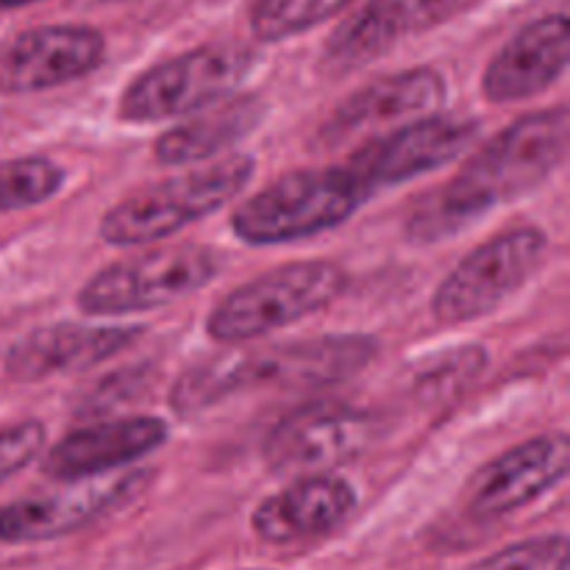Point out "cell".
<instances>
[{
  "instance_id": "obj_12",
  "label": "cell",
  "mask_w": 570,
  "mask_h": 570,
  "mask_svg": "<svg viewBox=\"0 0 570 570\" xmlns=\"http://www.w3.org/2000/svg\"><path fill=\"white\" fill-rule=\"evenodd\" d=\"M568 468L570 443L562 432L523 440L479 468L468 484V512L479 521L512 515L566 482Z\"/></svg>"
},
{
  "instance_id": "obj_4",
  "label": "cell",
  "mask_w": 570,
  "mask_h": 570,
  "mask_svg": "<svg viewBox=\"0 0 570 570\" xmlns=\"http://www.w3.org/2000/svg\"><path fill=\"white\" fill-rule=\"evenodd\" d=\"M371 198L348 165L295 170L245 198L232 215V232L245 245H284L337 228Z\"/></svg>"
},
{
  "instance_id": "obj_1",
  "label": "cell",
  "mask_w": 570,
  "mask_h": 570,
  "mask_svg": "<svg viewBox=\"0 0 570 570\" xmlns=\"http://www.w3.org/2000/svg\"><path fill=\"white\" fill-rule=\"evenodd\" d=\"M570 117L566 106L532 111L473 150L454 178L412 212L410 237L434 243L462 232L499 206L534 193L566 161Z\"/></svg>"
},
{
  "instance_id": "obj_24",
  "label": "cell",
  "mask_w": 570,
  "mask_h": 570,
  "mask_svg": "<svg viewBox=\"0 0 570 570\" xmlns=\"http://www.w3.org/2000/svg\"><path fill=\"white\" fill-rule=\"evenodd\" d=\"M484 365H488V351L482 345H460V348H451V354L434 360L429 371H421L417 387L429 399H443L476 379Z\"/></svg>"
},
{
  "instance_id": "obj_15",
  "label": "cell",
  "mask_w": 570,
  "mask_h": 570,
  "mask_svg": "<svg viewBox=\"0 0 570 570\" xmlns=\"http://www.w3.org/2000/svg\"><path fill=\"white\" fill-rule=\"evenodd\" d=\"M570 22L566 14H546L515 33L490 59L482 92L490 104H521L554 87L568 70Z\"/></svg>"
},
{
  "instance_id": "obj_3",
  "label": "cell",
  "mask_w": 570,
  "mask_h": 570,
  "mask_svg": "<svg viewBox=\"0 0 570 570\" xmlns=\"http://www.w3.org/2000/svg\"><path fill=\"white\" fill-rule=\"evenodd\" d=\"M254 167V156L232 154L137 189L100 217V239L117 248H134L176 237L187 226L232 204L250 184Z\"/></svg>"
},
{
  "instance_id": "obj_8",
  "label": "cell",
  "mask_w": 570,
  "mask_h": 570,
  "mask_svg": "<svg viewBox=\"0 0 570 570\" xmlns=\"http://www.w3.org/2000/svg\"><path fill=\"white\" fill-rule=\"evenodd\" d=\"M549 237L538 226H518L476 245L432 295L440 326H462L493 315L540 271Z\"/></svg>"
},
{
  "instance_id": "obj_6",
  "label": "cell",
  "mask_w": 570,
  "mask_h": 570,
  "mask_svg": "<svg viewBox=\"0 0 570 570\" xmlns=\"http://www.w3.org/2000/svg\"><path fill=\"white\" fill-rule=\"evenodd\" d=\"M256 56L239 45H204L139 72L120 95L122 122H165L237 95Z\"/></svg>"
},
{
  "instance_id": "obj_18",
  "label": "cell",
  "mask_w": 570,
  "mask_h": 570,
  "mask_svg": "<svg viewBox=\"0 0 570 570\" xmlns=\"http://www.w3.org/2000/svg\"><path fill=\"white\" fill-rule=\"evenodd\" d=\"M142 334L139 326H87V323H56L33 328L11 345L6 373L14 382H42L61 373L87 371L111 360Z\"/></svg>"
},
{
  "instance_id": "obj_22",
  "label": "cell",
  "mask_w": 570,
  "mask_h": 570,
  "mask_svg": "<svg viewBox=\"0 0 570 570\" xmlns=\"http://www.w3.org/2000/svg\"><path fill=\"white\" fill-rule=\"evenodd\" d=\"M65 187V170L48 156L0 161V215L33 209Z\"/></svg>"
},
{
  "instance_id": "obj_25",
  "label": "cell",
  "mask_w": 570,
  "mask_h": 570,
  "mask_svg": "<svg viewBox=\"0 0 570 570\" xmlns=\"http://www.w3.org/2000/svg\"><path fill=\"white\" fill-rule=\"evenodd\" d=\"M48 432L39 421H22L0 429V484L26 471L45 449Z\"/></svg>"
},
{
  "instance_id": "obj_10",
  "label": "cell",
  "mask_w": 570,
  "mask_h": 570,
  "mask_svg": "<svg viewBox=\"0 0 570 570\" xmlns=\"http://www.w3.org/2000/svg\"><path fill=\"white\" fill-rule=\"evenodd\" d=\"M479 122L454 115H426L371 139L345 165L360 176L367 193L399 187L423 173L440 170L476 145Z\"/></svg>"
},
{
  "instance_id": "obj_19",
  "label": "cell",
  "mask_w": 570,
  "mask_h": 570,
  "mask_svg": "<svg viewBox=\"0 0 570 570\" xmlns=\"http://www.w3.org/2000/svg\"><path fill=\"white\" fill-rule=\"evenodd\" d=\"M265 106L254 95H228L206 109L187 115L189 120L161 134L154 145V159L161 167H187L215 159L223 150L237 148L256 126Z\"/></svg>"
},
{
  "instance_id": "obj_21",
  "label": "cell",
  "mask_w": 570,
  "mask_h": 570,
  "mask_svg": "<svg viewBox=\"0 0 570 570\" xmlns=\"http://www.w3.org/2000/svg\"><path fill=\"white\" fill-rule=\"evenodd\" d=\"M354 0H254L250 33L259 42H284L345 11Z\"/></svg>"
},
{
  "instance_id": "obj_23",
  "label": "cell",
  "mask_w": 570,
  "mask_h": 570,
  "mask_svg": "<svg viewBox=\"0 0 570 570\" xmlns=\"http://www.w3.org/2000/svg\"><path fill=\"white\" fill-rule=\"evenodd\" d=\"M465 570H568V538L543 534V538L521 540Z\"/></svg>"
},
{
  "instance_id": "obj_7",
  "label": "cell",
  "mask_w": 570,
  "mask_h": 570,
  "mask_svg": "<svg viewBox=\"0 0 570 570\" xmlns=\"http://www.w3.org/2000/svg\"><path fill=\"white\" fill-rule=\"evenodd\" d=\"M217 273L220 256L206 245H167L98 271L76 301L89 317L137 315L200 293Z\"/></svg>"
},
{
  "instance_id": "obj_13",
  "label": "cell",
  "mask_w": 570,
  "mask_h": 570,
  "mask_svg": "<svg viewBox=\"0 0 570 570\" xmlns=\"http://www.w3.org/2000/svg\"><path fill=\"white\" fill-rule=\"evenodd\" d=\"M106 39L89 26L28 28L0 50V92L31 95L65 87L100 67Z\"/></svg>"
},
{
  "instance_id": "obj_26",
  "label": "cell",
  "mask_w": 570,
  "mask_h": 570,
  "mask_svg": "<svg viewBox=\"0 0 570 570\" xmlns=\"http://www.w3.org/2000/svg\"><path fill=\"white\" fill-rule=\"evenodd\" d=\"M404 33H423L454 20L479 0H395Z\"/></svg>"
},
{
  "instance_id": "obj_2",
  "label": "cell",
  "mask_w": 570,
  "mask_h": 570,
  "mask_svg": "<svg viewBox=\"0 0 570 570\" xmlns=\"http://www.w3.org/2000/svg\"><path fill=\"white\" fill-rule=\"evenodd\" d=\"M376 356L365 334L289 340L259 351H232L187 367L170 390L176 415L193 417L250 390H323L348 382Z\"/></svg>"
},
{
  "instance_id": "obj_5",
  "label": "cell",
  "mask_w": 570,
  "mask_h": 570,
  "mask_svg": "<svg viewBox=\"0 0 570 570\" xmlns=\"http://www.w3.org/2000/svg\"><path fill=\"white\" fill-rule=\"evenodd\" d=\"M348 289V273L328 259L289 262L232 289L206 317L220 345H245L328 309Z\"/></svg>"
},
{
  "instance_id": "obj_27",
  "label": "cell",
  "mask_w": 570,
  "mask_h": 570,
  "mask_svg": "<svg viewBox=\"0 0 570 570\" xmlns=\"http://www.w3.org/2000/svg\"><path fill=\"white\" fill-rule=\"evenodd\" d=\"M39 3V0H0V11H11V9H22V6Z\"/></svg>"
},
{
  "instance_id": "obj_14",
  "label": "cell",
  "mask_w": 570,
  "mask_h": 570,
  "mask_svg": "<svg viewBox=\"0 0 570 570\" xmlns=\"http://www.w3.org/2000/svg\"><path fill=\"white\" fill-rule=\"evenodd\" d=\"M167 434L170 426L154 415L115 417L81 426L50 445L42 460V473L56 482L106 476L159 451L167 443Z\"/></svg>"
},
{
  "instance_id": "obj_11",
  "label": "cell",
  "mask_w": 570,
  "mask_h": 570,
  "mask_svg": "<svg viewBox=\"0 0 570 570\" xmlns=\"http://www.w3.org/2000/svg\"><path fill=\"white\" fill-rule=\"evenodd\" d=\"M371 412L348 404H309L273 426L265 460L278 473H326L356 460L371 445Z\"/></svg>"
},
{
  "instance_id": "obj_16",
  "label": "cell",
  "mask_w": 570,
  "mask_h": 570,
  "mask_svg": "<svg viewBox=\"0 0 570 570\" xmlns=\"http://www.w3.org/2000/svg\"><path fill=\"white\" fill-rule=\"evenodd\" d=\"M445 98H449V87H445L443 72L434 67L390 72L348 95L323 122L321 137L326 145H343L356 134H365L367 128L434 115L445 104Z\"/></svg>"
},
{
  "instance_id": "obj_20",
  "label": "cell",
  "mask_w": 570,
  "mask_h": 570,
  "mask_svg": "<svg viewBox=\"0 0 570 570\" xmlns=\"http://www.w3.org/2000/svg\"><path fill=\"white\" fill-rule=\"evenodd\" d=\"M404 37L399 3L395 0H367L345 17L323 48V70L328 76H348L371 61L382 59Z\"/></svg>"
},
{
  "instance_id": "obj_9",
  "label": "cell",
  "mask_w": 570,
  "mask_h": 570,
  "mask_svg": "<svg viewBox=\"0 0 570 570\" xmlns=\"http://www.w3.org/2000/svg\"><path fill=\"white\" fill-rule=\"evenodd\" d=\"M148 479V471H115L81 482H65L56 493L6 504L0 510V543L31 546L67 538L142 493Z\"/></svg>"
},
{
  "instance_id": "obj_17",
  "label": "cell",
  "mask_w": 570,
  "mask_h": 570,
  "mask_svg": "<svg viewBox=\"0 0 570 570\" xmlns=\"http://www.w3.org/2000/svg\"><path fill=\"white\" fill-rule=\"evenodd\" d=\"M356 490L334 473H304L254 510L250 527L262 543L293 546L334 532L354 512Z\"/></svg>"
}]
</instances>
